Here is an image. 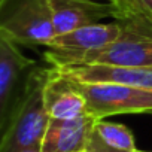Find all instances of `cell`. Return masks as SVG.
<instances>
[{
  "label": "cell",
  "instance_id": "14",
  "mask_svg": "<svg viewBox=\"0 0 152 152\" xmlns=\"http://www.w3.org/2000/svg\"><path fill=\"white\" fill-rule=\"evenodd\" d=\"M137 3L140 5L142 11L152 20V0H137Z\"/></svg>",
  "mask_w": 152,
  "mask_h": 152
},
{
  "label": "cell",
  "instance_id": "10",
  "mask_svg": "<svg viewBox=\"0 0 152 152\" xmlns=\"http://www.w3.org/2000/svg\"><path fill=\"white\" fill-rule=\"evenodd\" d=\"M122 33H124L122 26L118 21L107 24L99 23L73 30L66 34L55 36L46 48L58 51H72V52L94 51L118 42L122 37Z\"/></svg>",
  "mask_w": 152,
  "mask_h": 152
},
{
  "label": "cell",
  "instance_id": "3",
  "mask_svg": "<svg viewBox=\"0 0 152 152\" xmlns=\"http://www.w3.org/2000/svg\"><path fill=\"white\" fill-rule=\"evenodd\" d=\"M0 36L17 45L48 46L55 37L48 0H2Z\"/></svg>",
  "mask_w": 152,
  "mask_h": 152
},
{
  "label": "cell",
  "instance_id": "15",
  "mask_svg": "<svg viewBox=\"0 0 152 152\" xmlns=\"http://www.w3.org/2000/svg\"><path fill=\"white\" fill-rule=\"evenodd\" d=\"M23 152H40V148H30V149H26Z\"/></svg>",
  "mask_w": 152,
  "mask_h": 152
},
{
  "label": "cell",
  "instance_id": "5",
  "mask_svg": "<svg viewBox=\"0 0 152 152\" xmlns=\"http://www.w3.org/2000/svg\"><path fill=\"white\" fill-rule=\"evenodd\" d=\"M61 78L88 84H118L136 88L152 90V67L124 66H67L52 67Z\"/></svg>",
  "mask_w": 152,
  "mask_h": 152
},
{
  "label": "cell",
  "instance_id": "11",
  "mask_svg": "<svg viewBox=\"0 0 152 152\" xmlns=\"http://www.w3.org/2000/svg\"><path fill=\"white\" fill-rule=\"evenodd\" d=\"M94 133L99 136V139L104 145L113 149H119V151H134L136 149L133 133L122 124L100 119L97 121L94 127Z\"/></svg>",
  "mask_w": 152,
  "mask_h": 152
},
{
  "label": "cell",
  "instance_id": "8",
  "mask_svg": "<svg viewBox=\"0 0 152 152\" xmlns=\"http://www.w3.org/2000/svg\"><path fill=\"white\" fill-rule=\"evenodd\" d=\"M34 64V60L26 57L15 42L0 36V127L2 128H5L9 109L17 97L15 91L23 73Z\"/></svg>",
  "mask_w": 152,
  "mask_h": 152
},
{
  "label": "cell",
  "instance_id": "12",
  "mask_svg": "<svg viewBox=\"0 0 152 152\" xmlns=\"http://www.w3.org/2000/svg\"><path fill=\"white\" fill-rule=\"evenodd\" d=\"M118 9V18L115 21H149L152 20L142 11L137 0H109Z\"/></svg>",
  "mask_w": 152,
  "mask_h": 152
},
{
  "label": "cell",
  "instance_id": "7",
  "mask_svg": "<svg viewBox=\"0 0 152 152\" xmlns=\"http://www.w3.org/2000/svg\"><path fill=\"white\" fill-rule=\"evenodd\" d=\"M97 121L100 119L91 115L69 119L49 118L40 152H85Z\"/></svg>",
  "mask_w": 152,
  "mask_h": 152
},
{
  "label": "cell",
  "instance_id": "6",
  "mask_svg": "<svg viewBox=\"0 0 152 152\" xmlns=\"http://www.w3.org/2000/svg\"><path fill=\"white\" fill-rule=\"evenodd\" d=\"M48 2L52 11L55 36L99 24L104 18H118V9L110 2L99 3L96 0H48Z\"/></svg>",
  "mask_w": 152,
  "mask_h": 152
},
{
  "label": "cell",
  "instance_id": "16",
  "mask_svg": "<svg viewBox=\"0 0 152 152\" xmlns=\"http://www.w3.org/2000/svg\"><path fill=\"white\" fill-rule=\"evenodd\" d=\"M107 2H109V0H107Z\"/></svg>",
  "mask_w": 152,
  "mask_h": 152
},
{
  "label": "cell",
  "instance_id": "1",
  "mask_svg": "<svg viewBox=\"0 0 152 152\" xmlns=\"http://www.w3.org/2000/svg\"><path fill=\"white\" fill-rule=\"evenodd\" d=\"M48 76L49 69L43 67H34L28 72L9 109L0 152H23L30 148H40L49 122L43 100Z\"/></svg>",
  "mask_w": 152,
  "mask_h": 152
},
{
  "label": "cell",
  "instance_id": "13",
  "mask_svg": "<svg viewBox=\"0 0 152 152\" xmlns=\"http://www.w3.org/2000/svg\"><path fill=\"white\" fill-rule=\"evenodd\" d=\"M85 152H146V151H137V149H134V151H119V149H113V148L104 145L99 139V136L96 133H93V137H91L90 145H88Z\"/></svg>",
  "mask_w": 152,
  "mask_h": 152
},
{
  "label": "cell",
  "instance_id": "9",
  "mask_svg": "<svg viewBox=\"0 0 152 152\" xmlns=\"http://www.w3.org/2000/svg\"><path fill=\"white\" fill-rule=\"evenodd\" d=\"M45 107L51 119H69L88 115L87 100L72 81L58 76L52 67L43 90Z\"/></svg>",
  "mask_w": 152,
  "mask_h": 152
},
{
  "label": "cell",
  "instance_id": "2",
  "mask_svg": "<svg viewBox=\"0 0 152 152\" xmlns=\"http://www.w3.org/2000/svg\"><path fill=\"white\" fill-rule=\"evenodd\" d=\"M122 26V37L104 48L72 52L48 48L43 58L51 67L67 66H124L152 67V24L139 21H118Z\"/></svg>",
  "mask_w": 152,
  "mask_h": 152
},
{
  "label": "cell",
  "instance_id": "4",
  "mask_svg": "<svg viewBox=\"0 0 152 152\" xmlns=\"http://www.w3.org/2000/svg\"><path fill=\"white\" fill-rule=\"evenodd\" d=\"M72 82L85 97L88 115L97 119L121 113H152V90L149 88L118 84Z\"/></svg>",
  "mask_w": 152,
  "mask_h": 152
}]
</instances>
